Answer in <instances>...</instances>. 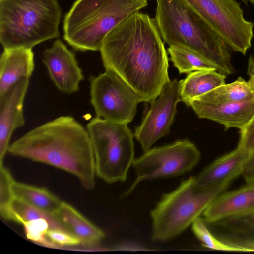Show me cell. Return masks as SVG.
Instances as JSON below:
<instances>
[{"instance_id": "cell-15", "label": "cell", "mask_w": 254, "mask_h": 254, "mask_svg": "<svg viewBox=\"0 0 254 254\" xmlns=\"http://www.w3.org/2000/svg\"><path fill=\"white\" fill-rule=\"evenodd\" d=\"M250 152L238 145L218 158L195 176L197 185L204 189L227 187L242 174Z\"/></svg>"}, {"instance_id": "cell-32", "label": "cell", "mask_w": 254, "mask_h": 254, "mask_svg": "<svg viewBox=\"0 0 254 254\" xmlns=\"http://www.w3.org/2000/svg\"><path fill=\"white\" fill-rule=\"evenodd\" d=\"M247 73L250 77L254 79V54L249 58Z\"/></svg>"}, {"instance_id": "cell-16", "label": "cell", "mask_w": 254, "mask_h": 254, "mask_svg": "<svg viewBox=\"0 0 254 254\" xmlns=\"http://www.w3.org/2000/svg\"><path fill=\"white\" fill-rule=\"evenodd\" d=\"M254 211V182H248L237 190L223 192L203 213L208 224L244 215Z\"/></svg>"}, {"instance_id": "cell-11", "label": "cell", "mask_w": 254, "mask_h": 254, "mask_svg": "<svg viewBox=\"0 0 254 254\" xmlns=\"http://www.w3.org/2000/svg\"><path fill=\"white\" fill-rule=\"evenodd\" d=\"M181 101L180 81L174 79L166 84L159 95L151 104L141 123L135 128L134 136L145 152L160 138L169 132Z\"/></svg>"}, {"instance_id": "cell-27", "label": "cell", "mask_w": 254, "mask_h": 254, "mask_svg": "<svg viewBox=\"0 0 254 254\" xmlns=\"http://www.w3.org/2000/svg\"><path fill=\"white\" fill-rule=\"evenodd\" d=\"M14 181L9 170L3 164H0V213L7 220L14 198L12 189Z\"/></svg>"}, {"instance_id": "cell-10", "label": "cell", "mask_w": 254, "mask_h": 254, "mask_svg": "<svg viewBox=\"0 0 254 254\" xmlns=\"http://www.w3.org/2000/svg\"><path fill=\"white\" fill-rule=\"evenodd\" d=\"M90 102L96 117L117 123L131 122L140 100L117 74L105 70L90 77Z\"/></svg>"}, {"instance_id": "cell-6", "label": "cell", "mask_w": 254, "mask_h": 254, "mask_svg": "<svg viewBox=\"0 0 254 254\" xmlns=\"http://www.w3.org/2000/svg\"><path fill=\"white\" fill-rule=\"evenodd\" d=\"M227 188H201L195 176L183 181L173 191L164 194L150 212L152 240L168 241L181 234Z\"/></svg>"}, {"instance_id": "cell-30", "label": "cell", "mask_w": 254, "mask_h": 254, "mask_svg": "<svg viewBox=\"0 0 254 254\" xmlns=\"http://www.w3.org/2000/svg\"><path fill=\"white\" fill-rule=\"evenodd\" d=\"M242 175L247 183L254 182V150L250 153Z\"/></svg>"}, {"instance_id": "cell-3", "label": "cell", "mask_w": 254, "mask_h": 254, "mask_svg": "<svg viewBox=\"0 0 254 254\" xmlns=\"http://www.w3.org/2000/svg\"><path fill=\"white\" fill-rule=\"evenodd\" d=\"M154 19L162 39L202 55L225 75L233 72L228 46L184 0H156Z\"/></svg>"}, {"instance_id": "cell-13", "label": "cell", "mask_w": 254, "mask_h": 254, "mask_svg": "<svg viewBox=\"0 0 254 254\" xmlns=\"http://www.w3.org/2000/svg\"><path fill=\"white\" fill-rule=\"evenodd\" d=\"M29 85V78L22 79L0 96V164L13 132L25 125L23 107Z\"/></svg>"}, {"instance_id": "cell-19", "label": "cell", "mask_w": 254, "mask_h": 254, "mask_svg": "<svg viewBox=\"0 0 254 254\" xmlns=\"http://www.w3.org/2000/svg\"><path fill=\"white\" fill-rule=\"evenodd\" d=\"M54 217L68 231L79 238L84 245H97L105 237L102 229L65 202H63Z\"/></svg>"}, {"instance_id": "cell-28", "label": "cell", "mask_w": 254, "mask_h": 254, "mask_svg": "<svg viewBox=\"0 0 254 254\" xmlns=\"http://www.w3.org/2000/svg\"><path fill=\"white\" fill-rule=\"evenodd\" d=\"M48 239L58 246H72L81 244L79 238L70 232L61 229H49L47 233Z\"/></svg>"}, {"instance_id": "cell-2", "label": "cell", "mask_w": 254, "mask_h": 254, "mask_svg": "<svg viewBox=\"0 0 254 254\" xmlns=\"http://www.w3.org/2000/svg\"><path fill=\"white\" fill-rule=\"evenodd\" d=\"M8 152L68 172L86 189L95 187L90 136L87 128L71 116H60L32 129L10 145Z\"/></svg>"}, {"instance_id": "cell-4", "label": "cell", "mask_w": 254, "mask_h": 254, "mask_svg": "<svg viewBox=\"0 0 254 254\" xmlns=\"http://www.w3.org/2000/svg\"><path fill=\"white\" fill-rule=\"evenodd\" d=\"M147 5V0H77L65 16L64 39L77 50L100 51L111 31Z\"/></svg>"}, {"instance_id": "cell-17", "label": "cell", "mask_w": 254, "mask_h": 254, "mask_svg": "<svg viewBox=\"0 0 254 254\" xmlns=\"http://www.w3.org/2000/svg\"><path fill=\"white\" fill-rule=\"evenodd\" d=\"M212 234L242 252H254V211L247 214L206 223Z\"/></svg>"}, {"instance_id": "cell-31", "label": "cell", "mask_w": 254, "mask_h": 254, "mask_svg": "<svg viewBox=\"0 0 254 254\" xmlns=\"http://www.w3.org/2000/svg\"><path fill=\"white\" fill-rule=\"evenodd\" d=\"M113 250H146V248L137 243L133 242H124L117 245Z\"/></svg>"}, {"instance_id": "cell-26", "label": "cell", "mask_w": 254, "mask_h": 254, "mask_svg": "<svg viewBox=\"0 0 254 254\" xmlns=\"http://www.w3.org/2000/svg\"><path fill=\"white\" fill-rule=\"evenodd\" d=\"M25 235L31 241L50 248H58L47 237V233L52 228L50 221L45 218L34 219L21 224Z\"/></svg>"}, {"instance_id": "cell-34", "label": "cell", "mask_w": 254, "mask_h": 254, "mask_svg": "<svg viewBox=\"0 0 254 254\" xmlns=\"http://www.w3.org/2000/svg\"><path fill=\"white\" fill-rule=\"evenodd\" d=\"M252 4H254V0H248Z\"/></svg>"}, {"instance_id": "cell-9", "label": "cell", "mask_w": 254, "mask_h": 254, "mask_svg": "<svg viewBox=\"0 0 254 254\" xmlns=\"http://www.w3.org/2000/svg\"><path fill=\"white\" fill-rule=\"evenodd\" d=\"M232 50L245 55L251 46L254 23L235 0H184Z\"/></svg>"}, {"instance_id": "cell-33", "label": "cell", "mask_w": 254, "mask_h": 254, "mask_svg": "<svg viewBox=\"0 0 254 254\" xmlns=\"http://www.w3.org/2000/svg\"><path fill=\"white\" fill-rule=\"evenodd\" d=\"M241 0L245 4L247 5L249 0Z\"/></svg>"}, {"instance_id": "cell-5", "label": "cell", "mask_w": 254, "mask_h": 254, "mask_svg": "<svg viewBox=\"0 0 254 254\" xmlns=\"http://www.w3.org/2000/svg\"><path fill=\"white\" fill-rule=\"evenodd\" d=\"M58 0H0V41L4 49H32L59 37Z\"/></svg>"}, {"instance_id": "cell-23", "label": "cell", "mask_w": 254, "mask_h": 254, "mask_svg": "<svg viewBox=\"0 0 254 254\" xmlns=\"http://www.w3.org/2000/svg\"><path fill=\"white\" fill-rule=\"evenodd\" d=\"M168 52L174 65L180 73L201 70L218 71V68L214 64L192 50L181 46H170Z\"/></svg>"}, {"instance_id": "cell-22", "label": "cell", "mask_w": 254, "mask_h": 254, "mask_svg": "<svg viewBox=\"0 0 254 254\" xmlns=\"http://www.w3.org/2000/svg\"><path fill=\"white\" fill-rule=\"evenodd\" d=\"M196 98L211 103L248 101L254 98V79L250 77L246 81L240 77L232 83L224 84Z\"/></svg>"}, {"instance_id": "cell-20", "label": "cell", "mask_w": 254, "mask_h": 254, "mask_svg": "<svg viewBox=\"0 0 254 254\" xmlns=\"http://www.w3.org/2000/svg\"><path fill=\"white\" fill-rule=\"evenodd\" d=\"M226 75L215 70L195 71L180 81V96L186 105L191 100L201 96L225 84Z\"/></svg>"}, {"instance_id": "cell-7", "label": "cell", "mask_w": 254, "mask_h": 254, "mask_svg": "<svg viewBox=\"0 0 254 254\" xmlns=\"http://www.w3.org/2000/svg\"><path fill=\"white\" fill-rule=\"evenodd\" d=\"M96 175L108 183L124 182L134 158L133 135L127 124L95 117L87 124Z\"/></svg>"}, {"instance_id": "cell-18", "label": "cell", "mask_w": 254, "mask_h": 254, "mask_svg": "<svg viewBox=\"0 0 254 254\" xmlns=\"http://www.w3.org/2000/svg\"><path fill=\"white\" fill-rule=\"evenodd\" d=\"M34 66L32 49H4L0 59V96L20 80L29 79Z\"/></svg>"}, {"instance_id": "cell-8", "label": "cell", "mask_w": 254, "mask_h": 254, "mask_svg": "<svg viewBox=\"0 0 254 254\" xmlns=\"http://www.w3.org/2000/svg\"><path fill=\"white\" fill-rule=\"evenodd\" d=\"M200 153L188 139L153 148L134 159L132 166L136 178L125 193L129 194L142 181L182 175L190 171L198 164Z\"/></svg>"}, {"instance_id": "cell-21", "label": "cell", "mask_w": 254, "mask_h": 254, "mask_svg": "<svg viewBox=\"0 0 254 254\" xmlns=\"http://www.w3.org/2000/svg\"><path fill=\"white\" fill-rule=\"evenodd\" d=\"M12 191L15 197L53 216L63 201L44 187L14 181Z\"/></svg>"}, {"instance_id": "cell-1", "label": "cell", "mask_w": 254, "mask_h": 254, "mask_svg": "<svg viewBox=\"0 0 254 254\" xmlns=\"http://www.w3.org/2000/svg\"><path fill=\"white\" fill-rule=\"evenodd\" d=\"M154 19L136 12L105 37L100 50L105 70L117 74L151 103L171 82L168 59Z\"/></svg>"}, {"instance_id": "cell-25", "label": "cell", "mask_w": 254, "mask_h": 254, "mask_svg": "<svg viewBox=\"0 0 254 254\" xmlns=\"http://www.w3.org/2000/svg\"><path fill=\"white\" fill-rule=\"evenodd\" d=\"M192 230L202 245L213 250L242 252L237 247L225 243L210 231L202 218H198L191 225Z\"/></svg>"}, {"instance_id": "cell-12", "label": "cell", "mask_w": 254, "mask_h": 254, "mask_svg": "<svg viewBox=\"0 0 254 254\" xmlns=\"http://www.w3.org/2000/svg\"><path fill=\"white\" fill-rule=\"evenodd\" d=\"M42 61L51 79L61 92L70 94L79 90L84 78L82 70L74 53L60 39L44 51Z\"/></svg>"}, {"instance_id": "cell-14", "label": "cell", "mask_w": 254, "mask_h": 254, "mask_svg": "<svg viewBox=\"0 0 254 254\" xmlns=\"http://www.w3.org/2000/svg\"><path fill=\"white\" fill-rule=\"evenodd\" d=\"M191 107L200 118L209 119L223 125L225 130L243 129L254 116V98L239 102L211 103L197 98L190 100Z\"/></svg>"}, {"instance_id": "cell-29", "label": "cell", "mask_w": 254, "mask_h": 254, "mask_svg": "<svg viewBox=\"0 0 254 254\" xmlns=\"http://www.w3.org/2000/svg\"><path fill=\"white\" fill-rule=\"evenodd\" d=\"M238 146L249 152L254 150V116L247 126L240 130Z\"/></svg>"}, {"instance_id": "cell-24", "label": "cell", "mask_w": 254, "mask_h": 254, "mask_svg": "<svg viewBox=\"0 0 254 254\" xmlns=\"http://www.w3.org/2000/svg\"><path fill=\"white\" fill-rule=\"evenodd\" d=\"M40 218L48 219L51 223V229H61L67 231L54 216L14 197L10 204L7 220L22 224L23 222Z\"/></svg>"}]
</instances>
